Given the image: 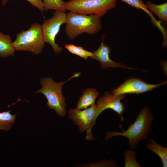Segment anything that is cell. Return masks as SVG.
I'll use <instances>...</instances> for the list:
<instances>
[{
	"mask_svg": "<svg viewBox=\"0 0 167 167\" xmlns=\"http://www.w3.org/2000/svg\"><path fill=\"white\" fill-rule=\"evenodd\" d=\"M153 120V116L151 109L148 107L143 108L140 109L134 123L130 124L126 131L122 132L108 131L105 140H108L115 136L126 137L128 139L131 149L133 150L137 147L141 140L148 139L149 134L152 131V123Z\"/></svg>",
	"mask_w": 167,
	"mask_h": 167,
	"instance_id": "6da1fadb",
	"label": "cell"
},
{
	"mask_svg": "<svg viewBox=\"0 0 167 167\" xmlns=\"http://www.w3.org/2000/svg\"><path fill=\"white\" fill-rule=\"evenodd\" d=\"M66 24L65 32L71 40L84 33L96 34L102 26L101 17L96 15L80 14L71 11L66 14Z\"/></svg>",
	"mask_w": 167,
	"mask_h": 167,
	"instance_id": "7a4b0ae2",
	"label": "cell"
},
{
	"mask_svg": "<svg viewBox=\"0 0 167 167\" xmlns=\"http://www.w3.org/2000/svg\"><path fill=\"white\" fill-rule=\"evenodd\" d=\"M80 75L79 72L75 73L66 81L59 83L54 82L50 77L42 78L40 80L42 88L36 91L35 93L43 94L47 100V104L48 108L54 109L58 116H64L66 114L67 105L65 102L66 99L62 94V87L66 82Z\"/></svg>",
	"mask_w": 167,
	"mask_h": 167,
	"instance_id": "3957f363",
	"label": "cell"
},
{
	"mask_svg": "<svg viewBox=\"0 0 167 167\" xmlns=\"http://www.w3.org/2000/svg\"><path fill=\"white\" fill-rule=\"evenodd\" d=\"M45 43L41 25L34 23L28 30H22L16 34L12 45L15 50L30 51L38 54L42 51Z\"/></svg>",
	"mask_w": 167,
	"mask_h": 167,
	"instance_id": "277c9868",
	"label": "cell"
},
{
	"mask_svg": "<svg viewBox=\"0 0 167 167\" xmlns=\"http://www.w3.org/2000/svg\"><path fill=\"white\" fill-rule=\"evenodd\" d=\"M117 0H70L66 3L64 9L77 13L96 15L100 17L114 8Z\"/></svg>",
	"mask_w": 167,
	"mask_h": 167,
	"instance_id": "5b68a950",
	"label": "cell"
},
{
	"mask_svg": "<svg viewBox=\"0 0 167 167\" xmlns=\"http://www.w3.org/2000/svg\"><path fill=\"white\" fill-rule=\"evenodd\" d=\"M68 113L69 118L78 126L80 132H86L87 140L92 141L95 139L92 135V130L98 116L96 104L95 103L83 110L77 108L70 109Z\"/></svg>",
	"mask_w": 167,
	"mask_h": 167,
	"instance_id": "8992f818",
	"label": "cell"
},
{
	"mask_svg": "<svg viewBox=\"0 0 167 167\" xmlns=\"http://www.w3.org/2000/svg\"><path fill=\"white\" fill-rule=\"evenodd\" d=\"M66 13L65 11H55L50 18L45 19L41 25L43 36L45 42L49 43L55 54L62 51V48L55 42V39L59 32L61 26L66 24Z\"/></svg>",
	"mask_w": 167,
	"mask_h": 167,
	"instance_id": "52a82bcc",
	"label": "cell"
},
{
	"mask_svg": "<svg viewBox=\"0 0 167 167\" xmlns=\"http://www.w3.org/2000/svg\"><path fill=\"white\" fill-rule=\"evenodd\" d=\"M167 81L157 84L147 83L137 78L128 79L111 93L113 95L135 94H139L149 91L162 85L165 84Z\"/></svg>",
	"mask_w": 167,
	"mask_h": 167,
	"instance_id": "ba28073f",
	"label": "cell"
},
{
	"mask_svg": "<svg viewBox=\"0 0 167 167\" xmlns=\"http://www.w3.org/2000/svg\"><path fill=\"white\" fill-rule=\"evenodd\" d=\"M124 94L113 95L108 91H106L103 96L98 100L96 105L97 115H99L107 109H111L117 113L121 118V121L124 120L122 114L125 110L124 104L121 101L124 99Z\"/></svg>",
	"mask_w": 167,
	"mask_h": 167,
	"instance_id": "9c48e42d",
	"label": "cell"
},
{
	"mask_svg": "<svg viewBox=\"0 0 167 167\" xmlns=\"http://www.w3.org/2000/svg\"><path fill=\"white\" fill-rule=\"evenodd\" d=\"M105 36H103L102 41L100 46L96 51L92 53L90 57L93 59L99 61L101 63V66L103 69L111 67L113 68L119 67L125 69H134L130 67L127 66L120 62H116L112 60L109 58L110 53V47L104 43Z\"/></svg>",
	"mask_w": 167,
	"mask_h": 167,
	"instance_id": "30bf717a",
	"label": "cell"
},
{
	"mask_svg": "<svg viewBox=\"0 0 167 167\" xmlns=\"http://www.w3.org/2000/svg\"><path fill=\"white\" fill-rule=\"evenodd\" d=\"M99 95L96 89L87 88L84 90L79 98L77 108L79 109H86L95 103L96 98Z\"/></svg>",
	"mask_w": 167,
	"mask_h": 167,
	"instance_id": "8fae6325",
	"label": "cell"
},
{
	"mask_svg": "<svg viewBox=\"0 0 167 167\" xmlns=\"http://www.w3.org/2000/svg\"><path fill=\"white\" fill-rule=\"evenodd\" d=\"M15 51L10 36L0 32V57L4 58L13 56Z\"/></svg>",
	"mask_w": 167,
	"mask_h": 167,
	"instance_id": "7c38bea8",
	"label": "cell"
},
{
	"mask_svg": "<svg viewBox=\"0 0 167 167\" xmlns=\"http://www.w3.org/2000/svg\"><path fill=\"white\" fill-rule=\"evenodd\" d=\"M147 148L156 154L161 159L163 167L167 166V148L157 143L154 139H148Z\"/></svg>",
	"mask_w": 167,
	"mask_h": 167,
	"instance_id": "4fadbf2b",
	"label": "cell"
},
{
	"mask_svg": "<svg viewBox=\"0 0 167 167\" xmlns=\"http://www.w3.org/2000/svg\"><path fill=\"white\" fill-rule=\"evenodd\" d=\"M145 4L148 10L156 14L160 19L165 22V24H167V2L157 4L148 0Z\"/></svg>",
	"mask_w": 167,
	"mask_h": 167,
	"instance_id": "5bb4252c",
	"label": "cell"
},
{
	"mask_svg": "<svg viewBox=\"0 0 167 167\" xmlns=\"http://www.w3.org/2000/svg\"><path fill=\"white\" fill-rule=\"evenodd\" d=\"M11 110L0 112V129L7 131L15 123L16 114L12 115Z\"/></svg>",
	"mask_w": 167,
	"mask_h": 167,
	"instance_id": "9a60e30c",
	"label": "cell"
},
{
	"mask_svg": "<svg viewBox=\"0 0 167 167\" xmlns=\"http://www.w3.org/2000/svg\"><path fill=\"white\" fill-rule=\"evenodd\" d=\"M124 2L131 6L138 9L143 11L148 14L151 18L152 21L156 26H157L159 23L155 19L152 13L147 8L145 3L142 0H120Z\"/></svg>",
	"mask_w": 167,
	"mask_h": 167,
	"instance_id": "2e32d148",
	"label": "cell"
},
{
	"mask_svg": "<svg viewBox=\"0 0 167 167\" xmlns=\"http://www.w3.org/2000/svg\"><path fill=\"white\" fill-rule=\"evenodd\" d=\"M65 47L70 52L85 59L90 57L92 54V53L85 50L80 46H76L71 44H66L65 45Z\"/></svg>",
	"mask_w": 167,
	"mask_h": 167,
	"instance_id": "e0dca14e",
	"label": "cell"
},
{
	"mask_svg": "<svg viewBox=\"0 0 167 167\" xmlns=\"http://www.w3.org/2000/svg\"><path fill=\"white\" fill-rule=\"evenodd\" d=\"M125 167H141L136 160V153L133 150L127 149L124 152Z\"/></svg>",
	"mask_w": 167,
	"mask_h": 167,
	"instance_id": "ac0fdd59",
	"label": "cell"
},
{
	"mask_svg": "<svg viewBox=\"0 0 167 167\" xmlns=\"http://www.w3.org/2000/svg\"><path fill=\"white\" fill-rule=\"evenodd\" d=\"M44 11L50 9L66 12L64 6L66 2L62 0H43Z\"/></svg>",
	"mask_w": 167,
	"mask_h": 167,
	"instance_id": "d6986e66",
	"label": "cell"
},
{
	"mask_svg": "<svg viewBox=\"0 0 167 167\" xmlns=\"http://www.w3.org/2000/svg\"><path fill=\"white\" fill-rule=\"evenodd\" d=\"M87 166L93 167H118L116 161H101L99 162L88 164Z\"/></svg>",
	"mask_w": 167,
	"mask_h": 167,
	"instance_id": "ffe728a7",
	"label": "cell"
},
{
	"mask_svg": "<svg viewBox=\"0 0 167 167\" xmlns=\"http://www.w3.org/2000/svg\"><path fill=\"white\" fill-rule=\"evenodd\" d=\"M33 6L38 9L43 13L44 11V6L42 0H26Z\"/></svg>",
	"mask_w": 167,
	"mask_h": 167,
	"instance_id": "44dd1931",
	"label": "cell"
},
{
	"mask_svg": "<svg viewBox=\"0 0 167 167\" xmlns=\"http://www.w3.org/2000/svg\"><path fill=\"white\" fill-rule=\"evenodd\" d=\"M10 0H2V4L3 5H5L6 4L8 1Z\"/></svg>",
	"mask_w": 167,
	"mask_h": 167,
	"instance_id": "7402d4cb",
	"label": "cell"
}]
</instances>
